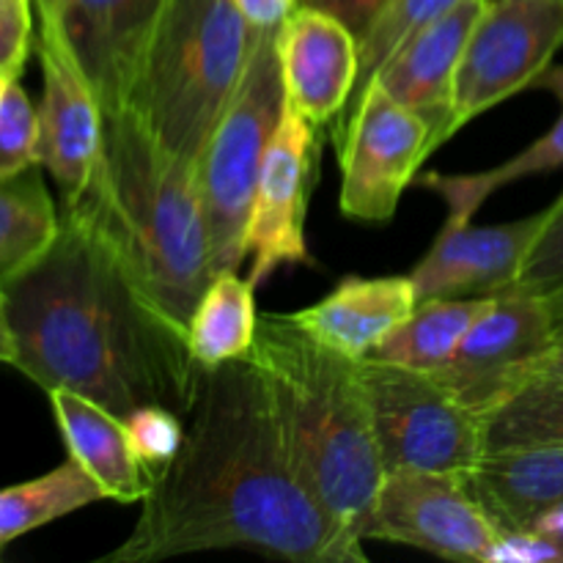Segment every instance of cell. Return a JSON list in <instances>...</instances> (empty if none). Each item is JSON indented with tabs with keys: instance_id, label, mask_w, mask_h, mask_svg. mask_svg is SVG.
<instances>
[{
	"instance_id": "obj_24",
	"label": "cell",
	"mask_w": 563,
	"mask_h": 563,
	"mask_svg": "<svg viewBox=\"0 0 563 563\" xmlns=\"http://www.w3.org/2000/svg\"><path fill=\"white\" fill-rule=\"evenodd\" d=\"M104 500L99 484L75 460L60 462L44 476L0 489V555L25 533L64 520L66 515Z\"/></svg>"
},
{
	"instance_id": "obj_38",
	"label": "cell",
	"mask_w": 563,
	"mask_h": 563,
	"mask_svg": "<svg viewBox=\"0 0 563 563\" xmlns=\"http://www.w3.org/2000/svg\"><path fill=\"white\" fill-rule=\"evenodd\" d=\"M544 297H548L550 311H553L555 335H559V339H563V289H559V291H550V295H544Z\"/></svg>"
},
{
	"instance_id": "obj_35",
	"label": "cell",
	"mask_w": 563,
	"mask_h": 563,
	"mask_svg": "<svg viewBox=\"0 0 563 563\" xmlns=\"http://www.w3.org/2000/svg\"><path fill=\"white\" fill-rule=\"evenodd\" d=\"M537 377H544V379H563V339L555 341L553 346H550L544 355H539L537 361L528 366L526 372V383L528 379H537Z\"/></svg>"
},
{
	"instance_id": "obj_3",
	"label": "cell",
	"mask_w": 563,
	"mask_h": 563,
	"mask_svg": "<svg viewBox=\"0 0 563 563\" xmlns=\"http://www.w3.org/2000/svg\"><path fill=\"white\" fill-rule=\"evenodd\" d=\"M60 212L86 223L135 289L187 333L214 278L196 165L165 152L130 108L104 110L91 179Z\"/></svg>"
},
{
	"instance_id": "obj_31",
	"label": "cell",
	"mask_w": 563,
	"mask_h": 563,
	"mask_svg": "<svg viewBox=\"0 0 563 563\" xmlns=\"http://www.w3.org/2000/svg\"><path fill=\"white\" fill-rule=\"evenodd\" d=\"M33 47H36L33 0H0V69L20 77Z\"/></svg>"
},
{
	"instance_id": "obj_19",
	"label": "cell",
	"mask_w": 563,
	"mask_h": 563,
	"mask_svg": "<svg viewBox=\"0 0 563 563\" xmlns=\"http://www.w3.org/2000/svg\"><path fill=\"white\" fill-rule=\"evenodd\" d=\"M69 456L99 484L104 500L141 504L152 489V476L132 454L124 421L75 390H47Z\"/></svg>"
},
{
	"instance_id": "obj_36",
	"label": "cell",
	"mask_w": 563,
	"mask_h": 563,
	"mask_svg": "<svg viewBox=\"0 0 563 563\" xmlns=\"http://www.w3.org/2000/svg\"><path fill=\"white\" fill-rule=\"evenodd\" d=\"M531 528H533V531L544 533V537L553 539L555 544H561V548H563V504L553 506V509H548V511H542V515L533 520Z\"/></svg>"
},
{
	"instance_id": "obj_22",
	"label": "cell",
	"mask_w": 563,
	"mask_h": 563,
	"mask_svg": "<svg viewBox=\"0 0 563 563\" xmlns=\"http://www.w3.org/2000/svg\"><path fill=\"white\" fill-rule=\"evenodd\" d=\"M253 291L256 284L240 278L236 269L214 273L187 324V341L198 366L212 368L229 361H251L258 330Z\"/></svg>"
},
{
	"instance_id": "obj_18",
	"label": "cell",
	"mask_w": 563,
	"mask_h": 563,
	"mask_svg": "<svg viewBox=\"0 0 563 563\" xmlns=\"http://www.w3.org/2000/svg\"><path fill=\"white\" fill-rule=\"evenodd\" d=\"M410 275L344 278L330 295L291 313L319 344L352 361H366L377 346L410 319L418 306Z\"/></svg>"
},
{
	"instance_id": "obj_13",
	"label": "cell",
	"mask_w": 563,
	"mask_h": 563,
	"mask_svg": "<svg viewBox=\"0 0 563 563\" xmlns=\"http://www.w3.org/2000/svg\"><path fill=\"white\" fill-rule=\"evenodd\" d=\"M36 22L64 42L102 110L126 104L163 0H33Z\"/></svg>"
},
{
	"instance_id": "obj_17",
	"label": "cell",
	"mask_w": 563,
	"mask_h": 563,
	"mask_svg": "<svg viewBox=\"0 0 563 563\" xmlns=\"http://www.w3.org/2000/svg\"><path fill=\"white\" fill-rule=\"evenodd\" d=\"M487 3L489 0H456L438 20L412 33L374 75V82L390 97L429 121L434 152L449 141L456 69Z\"/></svg>"
},
{
	"instance_id": "obj_4",
	"label": "cell",
	"mask_w": 563,
	"mask_h": 563,
	"mask_svg": "<svg viewBox=\"0 0 563 563\" xmlns=\"http://www.w3.org/2000/svg\"><path fill=\"white\" fill-rule=\"evenodd\" d=\"M251 361L297 478L366 542L385 467L361 361L319 344L291 313L258 317Z\"/></svg>"
},
{
	"instance_id": "obj_33",
	"label": "cell",
	"mask_w": 563,
	"mask_h": 563,
	"mask_svg": "<svg viewBox=\"0 0 563 563\" xmlns=\"http://www.w3.org/2000/svg\"><path fill=\"white\" fill-rule=\"evenodd\" d=\"M300 3L322 9L328 11V14H335L357 33V38H361L363 33H366V27L372 25L374 16H377V11L383 9L385 0H300Z\"/></svg>"
},
{
	"instance_id": "obj_8",
	"label": "cell",
	"mask_w": 563,
	"mask_h": 563,
	"mask_svg": "<svg viewBox=\"0 0 563 563\" xmlns=\"http://www.w3.org/2000/svg\"><path fill=\"white\" fill-rule=\"evenodd\" d=\"M341 154V212L357 223H388L418 168L434 154L423 115L368 82L350 113L333 126Z\"/></svg>"
},
{
	"instance_id": "obj_28",
	"label": "cell",
	"mask_w": 563,
	"mask_h": 563,
	"mask_svg": "<svg viewBox=\"0 0 563 563\" xmlns=\"http://www.w3.org/2000/svg\"><path fill=\"white\" fill-rule=\"evenodd\" d=\"M121 421H124L132 454L154 484V478L174 462L185 443V418L163 405H146L132 410Z\"/></svg>"
},
{
	"instance_id": "obj_11",
	"label": "cell",
	"mask_w": 563,
	"mask_h": 563,
	"mask_svg": "<svg viewBox=\"0 0 563 563\" xmlns=\"http://www.w3.org/2000/svg\"><path fill=\"white\" fill-rule=\"evenodd\" d=\"M313 168H317L313 126L286 102L258 174L245 231V253L251 258L247 278L256 286L264 284L278 267L311 262L306 218Z\"/></svg>"
},
{
	"instance_id": "obj_10",
	"label": "cell",
	"mask_w": 563,
	"mask_h": 563,
	"mask_svg": "<svg viewBox=\"0 0 563 563\" xmlns=\"http://www.w3.org/2000/svg\"><path fill=\"white\" fill-rule=\"evenodd\" d=\"M500 522L476 498L465 476L390 471L379 484L366 539L423 550L449 561L487 563Z\"/></svg>"
},
{
	"instance_id": "obj_20",
	"label": "cell",
	"mask_w": 563,
	"mask_h": 563,
	"mask_svg": "<svg viewBox=\"0 0 563 563\" xmlns=\"http://www.w3.org/2000/svg\"><path fill=\"white\" fill-rule=\"evenodd\" d=\"M467 484L500 528H531L563 504V445L487 451Z\"/></svg>"
},
{
	"instance_id": "obj_34",
	"label": "cell",
	"mask_w": 563,
	"mask_h": 563,
	"mask_svg": "<svg viewBox=\"0 0 563 563\" xmlns=\"http://www.w3.org/2000/svg\"><path fill=\"white\" fill-rule=\"evenodd\" d=\"M234 3L256 31H278L295 14L300 0H234Z\"/></svg>"
},
{
	"instance_id": "obj_30",
	"label": "cell",
	"mask_w": 563,
	"mask_h": 563,
	"mask_svg": "<svg viewBox=\"0 0 563 563\" xmlns=\"http://www.w3.org/2000/svg\"><path fill=\"white\" fill-rule=\"evenodd\" d=\"M559 289H563V192L548 207V220L526 256L520 275L506 291L550 295Z\"/></svg>"
},
{
	"instance_id": "obj_32",
	"label": "cell",
	"mask_w": 563,
	"mask_h": 563,
	"mask_svg": "<svg viewBox=\"0 0 563 563\" xmlns=\"http://www.w3.org/2000/svg\"><path fill=\"white\" fill-rule=\"evenodd\" d=\"M487 563H563V548L533 528H504Z\"/></svg>"
},
{
	"instance_id": "obj_14",
	"label": "cell",
	"mask_w": 563,
	"mask_h": 563,
	"mask_svg": "<svg viewBox=\"0 0 563 563\" xmlns=\"http://www.w3.org/2000/svg\"><path fill=\"white\" fill-rule=\"evenodd\" d=\"M36 53L42 60L38 104V165L53 176L60 201L77 198L91 179L104 132V110L69 49L38 25Z\"/></svg>"
},
{
	"instance_id": "obj_23",
	"label": "cell",
	"mask_w": 563,
	"mask_h": 563,
	"mask_svg": "<svg viewBox=\"0 0 563 563\" xmlns=\"http://www.w3.org/2000/svg\"><path fill=\"white\" fill-rule=\"evenodd\" d=\"M493 302L495 295L421 300L410 319L396 328L372 357L418 372H440Z\"/></svg>"
},
{
	"instance_id": "obj_2",
	"label": "cell",
	"mask_w": 563,
	"mask_h": 563,
	"mask_svg": "<svg viewBox=\"0 0 563 563\" xmlns=\"http://www.w3.org/2000/svg\"><path fill=\"white\" fill-rule=\"evenodd\" d=\"M14 368L44 390L66 388L126 418L146 405L190 412L201 366L86 223L60 212L44 253L0 284Z\"/></svg>"
},
{
	"instance_id": "obj_39",
	"label": "cell",
	"mask_w": 563,
	"mask_h": 563,
	"mask_svg": "<svg viewBox=\"0 0 563 563\" xmlns=\"http://www.w3.org/2000/svg\"><path fill=\"white\" fill-rule=\"evenodd\" d=\"M14 80H20V77L11 75V71H3V69H0V104H3L5 93H9L11 82H14Z\"/></svg>"
},
{
	"instance_id": "obj_15",
	"label": "cell",
	"mask_w": 563,
	"mask_h": 563,
	"mask_svg": "<svg viewBox=\"0 0 563 563\" xmlns=\"http://www.w3.org/2000/svg\"><path fill=\"white\" fill-rule=\"evenodd\" d=\"M278 58L286 102L313 130L333 126L361 75L357 33L335 14L300 3L278 27Z\"/></svg>"
},
{
	"instance_id": "obj_21",
	"label": "cell",
	"mask_w": 563,
	"mask_h": 563,
	"mask_svg": "<svg viewBox=\"0 0 563 563\" xmlns=\"http://www.w3.org/2000/svg\"><path fill=\"white\" fill-rule=\"evenodd\" d=\"M537 88L555 93L563 104V66L544 71L537 80ZM555 168H563V110L559 121L539 141H533L531 146H526L520 154L495 165V168L478 170V174H438V170H432V174L416 176V181L443 198L449 220H473V214L506 185L528 179V176L548 174Z\"/></svg>"
},
{
	"instance_id": "obj_25",
	"label": "cell",
	"mask_w": 563,
	"mask_h": 563,
	"mask_svg": "<svg viewBox=\"0 0 563 563\" xmlns=\"http://www.w3.org/2000/svg\"><path fill=\"white\" fill-rule=\"evenodd\" d=\"M60 212L44 185L42 165L0 179V284L49 247Z\"/></svg>"
},
{
	"instance_id": "obj_7",
	"label": "cell",
	"mask_w": 563,
	"mask_h": 563,
	"mask_svg": "<svg viewBox=\"0 0 563 563\" xmlns=\"http://www.w3.org/2000/svg\"><path fill=\"white\" fill-rule=\"evenodd\" d=\"M385 473L429 471L471 476L487 454L484 416L440 372L361 361Z\"/></svg>"
},
{
	"instance_id": "obj_37",
	"label": "cell",
	"mask_w": 563,
	"mask_h": 563,
	"mask_svg": "<svg viewBox=\"0 0 563 563\" xmlns=\"http://www.w3.org/2000/svg\"><path fill=\"white\" fill-rule=\"evenodd\" d=\"M0 363H9V366H14V339H11L9 317H5L3 289H0Z\"/></svg>"
},
{
	"instance_id": "obj_26",
	"label": "cell",
	"mask_w": 563,
	"mask_h": 563,
	"mask_svg": "<svg viewBox=\"0 0 563 563\" xmlns=\"http://www.w3.org/2000/svg\"><path fill=\"white\" fill-rule=\"evenodd\" d=\"M487 451L563 445V379H528L484 418Z\"/></svg>"
},
{
	"instance_id": "obj_1",
	"label": "cell",
	"mask_w": 563,
	"mask_h": 563,
	"mask_svg": "<svg viewBox=\"0 0 563 563\" xmlns=\"http://www.w3.org/2000/svg\"><path fill=\"white\" fill-rule=\"evenodd\" d=\"M209 550L368 561L363 539L297 478L253 361L201 366L179 454L154 478L130 537L102 561L154 563Z\"/></svg>"
},
{
	"instance_id": "obj_12",
	"label": "cell",
	"mask_w": 563,
	"mask_h": 563,
	"mask_svg": "<svg viewBox=\"0 0 563 563\" xmlns=\"http://www.w3.org/2000/svg\"><path fill=\"white\" fill-rule=\"evenodd\" d=\"M559 341L544 295H495L456 355L440 368L445 383L487 418L498 401L526 383V372Z\"/></svg>"
},
{
	"instance_id": "obj_29",
	"label": "cell",
	"mask_w": 563,
	"mask_h": 563,
	"mask_svg": "<svg viewBox=\"0 0 563 563\" xmlns=\"http://www.w3.org/2000/svg\"><path fill=\"white\" fill-rule=\"evenodd\" d=\"M33 165H38V108L14 80L0 104V179Z\"/></svg>"
},
{
	"instance_id": "obj_5",
	"label": "cell",
	"mask_w": 563,
	"mask_h": 563,
	"mask_svg": "<svg viewBox=\"0 0 563 563\" xmlns=\"http://www.w3.org/2000/svg\"><path fill=\"white\" fill-rule=\"evenodd\" d=\"M258 33L234 0H163L124 108L165 152L196 165L245 77Z\"/></svg>"
},
{
	"instance_id": "obj_6",
	"label": "cell",
	"mask_w": 563,
	"mask_h": 563,
	"mask_svg": "<svg viewBox=\"0 0 563 563\" xmlns=\"http://www.w3.org/2000/svg\"><path fill=\"white\" fill-rule=\"evenodd\" d=\"M286 108L278 31L258 33L245 77L196 163L214 273L240 269L258 174Z\"/></svg>"
},
{
	"instance_id": "obj_16",
	"label": "cell",
	"mask_w": 563,
	"mask_h": 563,
	"mask_svg": "<svg viewBox=\"0 0 563 563\" xmlns=\"http://www.w3.org/2000/svg\"><path fill=\"white\" fill-rule=\"evenodd\" d=\"M544 220L548 209L498 225L445 218L434 245L410 273L418 300L504 295L520 275Z\"/></svg>"
},
{
	"instance_id": "obj_9",
	"label": "cell",
	"mask_w": 563,
	"mask_h": 563,
	"mask_svg": "<svg viewBox=\"0 0 563 563\" xmlns=\"http://www.w3.org/2000/svg\"><path fill=\"white\" fill-rule=\"evenodd\" d=\"M563 44V0H489L454 80L449 137L476 115L537 86Z\"/></svg>"
},
{
	"instance_id": "obj_27",
	"label": "cell",
	"mask_w": 563,
	"mask_h": 563,
	"mask_svg": "<svg viewBox=\"0 0 563 563\" xmlns=\"http://www.w3.org/2000/svg\"><path fill=\"white\" fill-rule=\"evenodd\" d=\"M454 3L456 0H385L383 9H379L377 16L372 20V25H368L366 33L361 36V75H357L355 93H352L344 115L350 113L352 104H355L357 99H361V93L366 91V86L374 80L379 66H383L385 60L412 36V33H418L423 25L438 20V16L443 14L445 9H451ZM344 115H341V119H344ZM339 121H335V124H339Z\"/></svg>"
}]
</instances>
